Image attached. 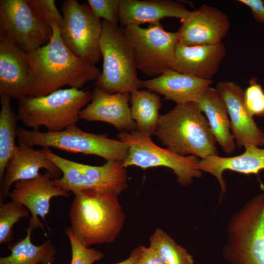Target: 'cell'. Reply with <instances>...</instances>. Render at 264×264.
I'll return each instance as SVG.
<instances>
[{
	"instance_id": "obj_1",
	"label": "cell",
	"mask_w": 264,
	"mask_h": 264,
	"mask_svg": "<svg viewBox=\"0 0 264 264\" xmlns=\"http://www.w3.org/2000/svg\"><path fill=\"white\" fill-rule=\"evenodd\" d=\"M52 37L46 44L26 52L28 96L46 95L66 85L80 89L101 74L95 65L77 57L67 47L58 25H52Z\"/></svg>"
},
{
	"instance_id": "obj_2",
	"label": "cell",
	"mask_w": 264,
	"mask_h": 264,
	"mask_svg": "<svg viewBox=\"0 0 264 264\" xmlns=\"http://www.w3.org/2000/svg\"><path fill=\"white\" fill-rule=\"evenodd\" d=\"M70 227L73 236L83 245L110 243L123 227L125 215L115 192L85 189L72 192Z\"/></svg>"
},
{
	"instance_id": "obj_3",
	"label": "cell",
	"mask_w": 264,
	"mask_h": 264,
	"mask_svg": "<svg viewBox=\"0 0 264 264\" xmlns=\"http://www.w3.org/2000/svg\"><path fill=\"white\" fill-rule=\"evenodd\" d=\"M154 135L180 155H194L201 159L218 155L217 142L208 121L195 103L176 105L160 115Z\"/></svg>"
},
{
	"instance_id": "obj_4",
	"label": "cell",
	"mask_w": 264,
	"mask_h": 264,
	"mask_svg": "<svg viewBox=\"0 0 264 264\" xmlns=\"http://www.w3.org/2000/svg\"><path fill=\"white\" fill-rule=\"evenodd\" d=\"M91 99V93L75 88L59 89L47 95L27 96L18 100L19 120L34 130L44 126L58 132L76 125L81 110Z\"/></svg>"
},
{
	"instance_id": "obj_5",
	"label": "cell",
	"mask_w": 264,
	"mask_h": 264,
	"mask_svg": "<svg viewBox=\"0 0 264 264\" xmlns=\"http://www.w3.org/2000/svg\"><path fill=\"white\" fill-rule=\"evenodd\" d=\"M99 46L103 68L96 88L112 94L131 93L142 88L134 52L124 28L103 20Z\"/></svg>"
},
{
	"instance_id": "obj_6",
	"label": "cell",
	"mask_w": 264,
	"mask_h": 264,
	"mask_svg": "<svg viewBox=\"0 0 264 264\" xmlns=\"http://www.w3.org/2000/svg\"><path fill=\"white\" fill-rule=\"evenodd\" d=\"M17 137L19 145L53 147L68 152L94 155L106 161L123 162L129 152L127 145L120 140L86 132L76 125L58 132H42L39 130L18 128Z\"/></svg>"
},
{
	"instance_id": "obj_7",
	"label": "cell",
	"mask_w": 264,
	"mask_h": 264,
	"mask_svg": "<svg viewBox=\"0 0 264 264\" xmlns=\"http://www.w3.org/2000/svg\"><path fill=\"white\" fill-rule=\"evenodd\" d=\"M117 137L129 147L128 156L122 162L125 168H168L176 175L177 181L184 187L190 185L194 178L202 176L198 166L200 159L196 156H182L168 148H161L153 142L151 136L137 130L121 132Z\"/></svg>"
},
{
	"instance_id": "obj_8",
	"label": "cell",
	"mask_w": 264,
	"mask_h": 264,
	"mask_svg": "<svg viewBox=\"0 0 264 264\" xmlns=\"http://www.w3.org/2000/svg\"><path fill=\"white\" fill-rule=\"evenodd\" d=\"M42 149L47 158L62 172V177L55 179L57 184L69 192L96 189L119 195L128 187L127 171L121 162L110 161L102 166H91L62 157L49 148Z\"/></svg>"
},
{
	"instance_id": "obj_9",
	"label": "cell",
	"mask_w": 264,
	"mask_h": 264,
	"mask_svg": "<svg viewBox=\"0 0 264 264\" xmlns=\"http://www.w3.org/2000/svg\"><path fill=\"white\" fill-rule=\"evenodd\" d=\"M133 49L136 68L153 78L171 69L178 38L177 32H168L162 24L147 28L129 25L124 28Z\"/></svg>"
},
{
	"instance_id": "obj_10",
	"label": "cell",
	"mask_w": 264,
	"mask_h": 264,
	"mask_svg": "<svg viewBox=\"0 0 264 264\" xmlns=\"http://www.w3.org/2000/svg\"><path fill=\"white\" fill-rule=\"evenodd\" d=\"M63 22L61 38L67 47L77 57L93 65L102 57L99 40L102 22L89 5L77 0H65L62 4Z\"/></svg>"
},
{
	"instance_id": "obj_11",
	"label": "cell",
	"mask_w": 264,
	"mask_h": 264,
	"mask_svg": "<svg viewBox=\"0 0 264 264\" xmlns=\"http://www.w3.org/2000/svg\"><path fill=\"white\" fill-rule=\"evenodd\" d=\"M52 29L27 0H0V36L25 52L46 44Z\"/></svg>"
},
{
	"instance_id": "obj_12",
	"label": "cell",
	"mask_w": 264,
	"mask_h": 264,
	"mask_svg": "<svg viewBox=\"0 0 264 264\" xmlns=\"http://www.w3.org/2000/svg\"><path fill=\"white\" fill-rule=\"evenodd\" d=\"M52 173L46 171L35 178L15 182L9 194L11 200L19 202L31 214L28 227L34 230L40 228L44 231V224L39 220L41 217L46 223L45 217L49 212L50 202L56 197H69L71 193L58 185Z\"/></svg>"
},
{
	"instance_id": "obj_13",
	"label": "cell",
	"mask_w": 264,
	"mask_h": 264,
	"mask_svg": "<svg viewBox=\"0 0 264 264\" xmlns=\"http://www.w3.org/2000/svg\"><path fill=\"white\" fill-rule=\"evenodd\" d=\"M176 32L178 43L186 46L222 42L230 27L227 15L218 8L203 4L189 12Z\"/></svg>"
},
{
	"instance_id": "obj_14",
	"label": "cell",
	"mask_w": 264,
	"mask_h": 264,
	"mask_svg": "<svg viewBox=\"0 0 264 264\" xmlns=\"http://www.w3.org/2000/svg\"><path fill=\"white\" fill-rule=\"evenodd\" d=\"M225 103L230 122L231 132L239 147L264 146V132L248 113L243 99L244 90L236 83L224 81L216 87Z\"/></svg>"
},
{
	"instance_id": "obj_15",
	"label": "cell",
	"mask_w": 264,
	"mask_h": 264,
	"mask_svg": "<svg viewBox=\"0 0 264 264\" xmlns=\"http://www.w3.org/2000/svg\"><path fill=\"white\" fill-rule=\"evenodd\" d=\"M130 100L129 93L112 94L95 88L91 102L80 112V119L106 122L122 132L135 131L136 124L131 115Z\"/></svg>"
},
{
	"instance_id": "obj_16",
	"label": "cell",
	"mask_w": 264,
	"mask_h": 264,
	"mask_svg": "<svg viewBox=\"0 0 264 264\" xmlns=\"http://www.w3.org/2000/svg\"><path fill=\"white\" fill-rule=\"evenodd\" d=\"M33 147L17 145L0 182V202L9 197L11 187L15 182L35 178L40 174V169L50 172L56 178H60L62 172L47 158L43 149L36 150Z\"/></svg>"
},
{
	"instance_id": "obj_17",
	"label": "cell",
	"mask_w": 264,
	"mask_h": 264,
	"mask_svg": "<svg viewBox=\"0 0 264 264\" xmlns=\"http://www.w3.org/2000/svg\"><path fill=\"white\" fill-rule=\"evenodd\" d=\"M26 52L0 36V95L19 100L29 96Z\"/></svg>"
},
{
	"instance_id": "obj_18",
	"label": "cell",
	"mask_w": 264,
	"mask_h": 264,
	"mask_svg": "<svg viewBox=\"0 0 264 264\" xmlns=\"http://www.w3.org/2000/svg\"><path fill=\"white\" fill-rule=\"evenodd\" d=\"M226 54L222 43L186 46L178 43L171 69L204 80H212Z\"/></svg>"
},
{
	"instance_id": "obj_19",
	"label": "cell",
	"mask_w": 264,
	"mask_h": 264,
	"mask_svg": "<svg viewBox=\"0 0 264 264\" xmlns=\"http://www.w3.org/2000/svg\"><path fill=\"white\" fill-rule=\"evenodd\" d=\"M212 80H204L169 69L160 76L141 80V86L160 94L176 105L197 103Z\"/></svg>"
},
{
	"instance_id": "obj_20",
	"label": "cell",
	"mask_w": 264,
	"mask_h": 264,
	"mask_svg": "<svg viewBox=\"0 0 264 264\" xmlns=\"http://www.w3.org/2000/svg\"><path fill=\"white\" fill-rule=\"evenodd\" d=\"M190 11L182 2L172 0H121L119 21L122 27L160 22L169 17L185 19Z\"/></svg>"
},
{
	"instance_id": "obj_21",
	"label": "cell",
	"mask_w": 264,
	"mask_h": 264,
	"mask_svg": "<svg viewBox=\"0 0 264 264\" xmlns=\"http://www.w3.org/2000/svg\"><path fill=\"white\" fill-rule=\"evenodd\" d=\"M198 166L202 172L211 174L218 180L221 188V200L227 190L223 172L230 170L245 175H259L264 170V147H247L242 154L234 156L211 155L200 159Z\"/></svg>"
},
{
	"instance_id": "obj_22",
	"label": "cell",
	"mask_w": 264,
	"mask_h": 264,
	"mask_svg": "<svg viewBox=\"0 0 264 264\" xmlns=\"http://www.w3.org/2000/svg\"><path fill=\"white\" fill-rule=\"evenodd\" d=\"M195 104L206 116L212 132L223 151L227 154L233 153L236 143L227 109L216 88L208 87Z\"/></svg>"
},
{
	"instance_id": "obj_23",
	"label": "cell",
	"mask_w": 264,
	"mask_h": 264,
	"mask_svg": "<svg viewBox=\"0 0 264 264\" xmlns=\"http://www.w3.org/2000/svg\"><path fill=\"white\" fill-rule=\"evenodd\" d=\"M26 235L8 245L10 255L0 258V264H54L56 249L50 240L39 245L32 243L33 230L27 227Z\"/></svg>"
},
{
	"instance_id": "obj_24",
	"label": "cell",
	"mask_w": 264,
	"mask_h": 264,
	"mask_svg": "<svg viewBox=\"0 0 264 264\" xmlns=\"http://www.w3.org/2000/svg\"><path fill=\"white\" fill-rule=\"evenodd\" d=\"M131 115L136 124V130L150 136L154 135L161 106L160 97L145 89L134 91L130 94Z\"/></svg>"
},
{
	"instance_id": "obj_25",
	"label": "cell",
	"mask_w": 264,
	"mask_h": 264,
	"mask_svg": "<svg viewBox=\"0 0 264 264\" xmlns=\"http://www.w3.org/2000/svg\"><path fill=\"white\" fill-rule=\"evenodd\" d=\"M0 182L6 166L12 156L17 145L15 138L18 127L17 114L11 107V98L5 95H0Z\"/></svg>"
},
{
	"instance_id": "obj_26",
	"label": "cell",
	"mask_w": 264,
	"mask_h": 264,
	"mask_svg": "<svg viewBox=\"0 0 264 264\" xmlns=\"http://www.w3.org/2000/svg\"><path fill=\"white\" fill-rule=\"evenodd\" d=\"M149 242L164 264H194L193 256L162 229L156 228Z\"/></svg>"
},
{
	"instance_id": "obj_27",
	"label": "cell",
	"mask_w": 264,
	"mask_h": 264,
	"mask_svg": "<svg viewBox=\"0 0 264 264\" xmlns=\"http://www.w3.org/2000/svg\"><path fill=\"white\" fill-rule=\"evenodd\" d=\"M29 211L19 202H0V244H9L14 240L13 226L22 218H27Z\"/></svg>"
},
{
	"instance_id": "obj_28",
	"label": "cell",
	"mask_w": 264,
	"mask_h": 264,
	"mask_svg": "<svg viewBox=\"0 0 264 264\" xmlns=\"http://www.w3.org/2000/svg\"><path fill=\"white\" fill-rule=\"evenodd\" d=\"M64 232L70 243V264H93L103 257V253L101 251L87 247L79 242L67 227L64 230Z\"/></svg>"
},
{
	"instance_id": "obj_29",
	"label": "cell",
	"mask_w": 264,
	"mask_h": 264,
	"mask_svg": "<svg viewBox=\"0 0 264 264\" xmlns=\"http://www.w3.org/2000/svg\"><path fill=\"white\" fill-rule=\"evenodd\" d=\"M243 99L252 117H264V90L255 78L250 80L249 86L244 91Z\"/></svg>"
},
{
	"instance_id": "obj_30",
	"label": "cell",
	"mask_w": 264,
	"mask_h": 264,
	"mask_svg": "<svg viewBox=\"0 0 264 264\" xmlns=\"http://www.w3.org/2000/svg\"><path fill=\"white\" fill-rule=\"evenodd\" d=\"M121 0H88V4L95 16L110 23L117 25Z\"/></svg>"
},
{
	"instance_id": "obj_31",
	"label": "cell",
	"mask_w": 264,
	"mask_h": 264,
	"mask_svg": "<svg viewBox=\"0 0 264 264\" xmlns=\"http://www.w3.org/2000/svg\"><path fill=\"white\" fill-rule=\"evenodd\" d=\"M27 0L36 13L51 28L54 24L61 27L63 22V17L58 11L54 0Z\"/></svg>"
},
{
	"instance_id": "obj_32",
	"label": "cell",
	"mask_w": 264,
	"mask_h": 264,
	"mask_svg": "<svg viewBox=\"0 0 264 264\" xmlns=\"http://www.w3.org/2000/svg\"><path fill=\"white\" fill-rule=\"evenodd\" d=\"M139 255L135 264H164L155 250L150 246H139Z\"/></svg>"
},
{
	"instance_id": "obj_33",
	"label": "cell",
	"mask_w": 264,
	"mask_h": 264,
	"mask_svg": "<svg viewBox=\"0 0 264 264\" xmlns=\"http://www.w3.org/2000/svg\"><path fill=\"white\" fill-rule=\"evenodd\" d=\"M238 1L250 9L254 19L264 24V1L263 0H239Z\"/></svg>"
},
{
	"instance_id": "obj_34",
	"label": "cell",
	"mask_w": 264,
	"mask_h": 264,
	"mask_svg": "<svg viewBox=\"0 0 264 264\" xmlns=\"http://www.w3.org/2000/svg\"><path fill=\"white\" fill-rule=\"evenodd\" d=\"M139 255V247L133 250L129 257L122 262L114 264H135Z\"/></svg>"
}]
</instances>
